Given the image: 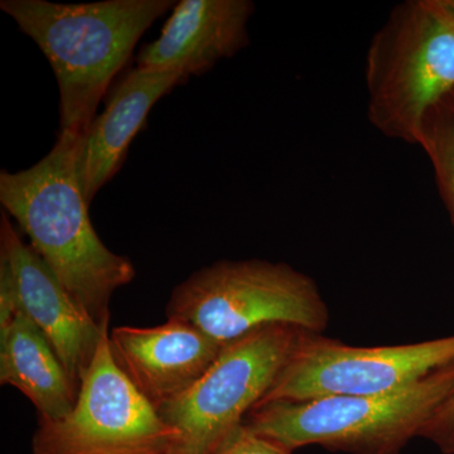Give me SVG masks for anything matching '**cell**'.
I'll use <instances>...</instances> for the list:
<instances>
[{
  "instance_id": "6da1fadb",
  "label": "cell",
  "mask_w": 454,
  "mask_h": 454,
  "mask_svg": "<svg viewBox=\"0 0 454 454\" xmlns=\"http://www.w3.org/2000/svg\"><path fill=\"white\" fill-rule=\"evenodd\" d=\"M82 136L59 131L40 162L18 172L3 169L0 202L74 301L107 327L110 300L136 269L104 245L90 220L77 173Z\"/></svg>"
},
{
  "instance_id": "7a4b0ae2",
  "label": "cell",
  "mask_w": 454,
  "mask_h": 454,
  "mask_svg": "<svg viewBox=\"0 0 454 454\" xmlns=\"http://www.w3.org/2000/svg\"><path fill=\"white\" fill-rule=\"evenodd\" d=\"M176 4L172 0L83 4L2 0L0 8L49 59L59 83V131L85 134L140 37Z\"/></svg>"
},
{
  "instance_id": "3957f363",
  "label": "cell",
  "mask_w": 454,
  "mask_h": 454,
  "mask_svg": "<svg viewBox=\"0 0 454 454\" xmlns=\"http://www.w3.org/2000/svg\"><path fill=\"white\" fill-rule=\"evenodd\" d=\"M453 387L450 364L405 389L382 395L267 403L250 411L244 427L292 452L321 446L348 454H402Z\"/></svg>"
},
{
  "instance_id": "277c9868",
  "label": "cell",
  "mask_w": 454,
  "mask_h": 454,
  "mask_svg": "<svg viewBox=\"0 0 454 454\" xmlns=\"http://www.w3.org/2000/svg\"><path fill=\"white\" fill-rule=\"evenodd\" d=\"M367 118L387 138L417 145L424 115L454 91V16L443 0H406L366 53Z\"/></svg>"
},
{
  "instance_id": "5b68a950",
  "label": "cell",
  "mask_w": 454,
  "mask_h": 454,
  "mask_svg": "<svg viewBox=\"0 0 454 454\" xmlns=\"http://www.w3.org/2000/svg\"><path fill=\"white\" fill-rule=\"evenodd\" d=\"M168 319L187 322L226 346L270 325L322 334L330 322L315 280L286 262L220 260L176 286Z\"/></svg>"
},
{
  "instance_id": "8992f818",
  "label": "cell",
  "mask_w": 454,
  "mask_h": 454,
  "mask_svg": "<svg viewBox=\"0 0 454 454\" xmlns=\"http://www.w3.org/2000/svg\"><path fill=\"white\" fill-rule=\"evenodd\" d=\"M301 333L270 325L226 345L190 390L157 409L177 432L168 454L219 453L273 387Z\"/></svg>"
},
{
  "instance_id": "52a82bcc",
  "label": "cell",
  "mask_w": 454,
  "mask_h": 454,
  "mask_svg": "<svg viewBox=\"0 0 454 454\" xmlns=\"http://www.w3.org/2000/svg\"><path fill=\"white\" fill-rule=\"evenodd\" d=\"M450 364L454 336L356 348L301 331L273 387L256 406L325 396L382 395L405 389Z\"/></svg>"
},
{
  "instance_id": "ba28073f",
  "label": "cell",
  "mask_w": 454,
  "mask_h": 454,
  "mask_svg": "<svg viewBox=\"0 0 454 454\" xmlns=\"http://www.w3.org/2000/svg\"><path fill=\"white\" fill-rule=\"evenodd\" d=\"M176 439L177 432L116 364L107 333L73 411L40 420L32 454H168Z\"/></svg>"
},
{
  "instance_id": "9c48e42d",
  "label": "cell",
  "mask_w": 454,
  "mask_h": 454,
  "mask_svg": "<svg viewBox=\"0 0 454 454\" xmlns=\"http://www.w3.org/2000/svg\"><path fill=\"white\" fill-rule=\"evenodd\" d=\"M0 253L16 278L20 310L49 340L77 391L107 327H100L68 294L37 252L22 240L2 210Z\"/></svg>"
},
{
  "instance_id": "30bf717a",
  "label": "cell",
  "mask_w": 454,
  "mask_h": 454,
  "mask_svg": "<svg viewBox=\"0 0 454 454\" xmlns=\"http://www.w3.org/2000/svg\"><path fill=\"white\" fill-rule=\"evenodd\" d=\"M109 340L118 366L157 409L190 390L225 348L178 319L115 327Z\"/></svg>"
},
{
  "instance_id": "8fae6325",
  "label": "cell",
  "mask_w": 454,
  "mask_h": 454,
  "mask_svg": "<svg viewBox=\"0 0 454 454\" xmlns=\"http://www.w3.org/2000/svg\"><path fill=\"white\" fill-rule=\"evenodd\" d=\"M250 0H181L160 38L138 53V67L201 76L249 46Z\"/></svg>"
},
{
  "instance_id": "7c38bea8",
  "label": "cell",
  "mask_w": 454,
  "mask_h": 454,
  "mask_svg": "<svg viewBox=\"0 0 454 454\" xmlns=\"http://www.w3.org/2000/svg\"><path fill=\"white\" fill-rule=\"evenodd\" d=\"M187 80L178 71L137 66L113 89L106 109L83 134L80 146L77 173L89 205L121 169L131 140L145 127L154 104Z\"/></svg>"
},
{
  "instance_id": "4fadbf2b",
  "label": "cell",
  "mask_w": 454,
  "mask_h": 454,
  "mask_svg": "<svg viewBox=\"0 0 454 454\" xmlns=\"http://www.w3.org/2000/svg\"><path fill=\"white\" fill-rule=\"evenodd\" d=\"M0 382L25 394L43 422L70 414L79 394L49 340L22 310L0 333Z\"/></svg>"
},
{
  "instance_id": "5bb4252c",
  "label": "cell",
  "mask_w": 454,
  "mask_h": 454,
  "mask_svg": "<svg viewBox=\"0 0 454 454\" xmlns=\"http://www.w3.org/2000/svg\"><path fill=\"white\" fill-rule=\"evenodd\" d=\"M417 145L428 155L439 192L454 225V91L424 115Z\"/></svg>"
},
{
  "instance_id": "9a60e30c",
  "label": "cell",
  "mask_w": 454,
  "mask_h": 454,
  "mask_svg": "<svg viewBox=\"0 0 454 454\" xmlns=\"http://www.w3.org/2000/svg\"><path fill=\"white\" fill-rule=\"evenodd\" d=\"M443 454H454V387L420 430Z\"/></svg>"
},
{
  "instance_id": "2e32d148",
  "label": "cell",
  "mask_w": 454,
  "mask_h": 454,
  "mask_svg": "<svg viewBox=\"0 0 454 454\" xmlns=\"http://www.w3.org/2000/svg\"><path fill=\"white\" fill-rule=\"evenodd\" d=\"M20 312V303L13 269L7 256L0 253V333L7 330Z\"/></svg>"
},
{
  "instance_id": "e0dca14e",
  "label": "cell",
  "mask_w": 454,
  "mask_h": 454,
  "mask_svg": "<svg viewBox=\"0 0 454 454\" xmlns=\"http://www.w3.org/2000/svg\"><path fill=\"white\" fill-rule=\"evenodd\" d=\"M288 448L256 434L247 428L239 430L231 441L217 454H292Z\"/></svg>"
},
{
  "instance_id": "ac0fdd59",
  "label": "cell",
  "mask_w": 454,
  "mask_h": 454,
  "mask_svg": "<svg viewBox=\"0 0 454 454\" xmlns=\"http://www.w3.org/2000/svg\"><path fill=\"white\" fill-rule=\"evenodd\" d=\"M444 5L450 9V13L454 16V0H443Z\"/></svg>"
}]
</instances>
